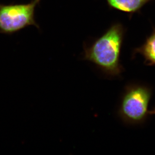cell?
<instances>
[{"label": "cell", "mask_w": 155, "mask_h": 155, "mask_svg": "<svg viewBox=\"0 0 155 155\" xmlns=\"http://www.w3.org/2000/svg\"><path fill=\"white\" fill-rule=\"evenodd\" d=\"M124 29L115 24L88 47H84V59L91 62L106 74L119 76L123 72L120 55Z\"/></svg>", "instance_id": "6da1fadb"}, {"label": "cell", "mask_w": 155, "mask_h": 155, "mask_svg": "<svg viewBox=\"0 0 155 155\" xmlns=\"http://www.w3.org/2000/svg\"><path fill=\"white\" fill-rule=\"evenodd\" d=\"M152 89L147 86L130 84L127 86L121 97L119 114L124 122L140 124L150 115L148 110Z\"/></svg>", "instance_id": "7a4b0ae2"}, {"label": "cell", "mask_w": 155, "mask_h": 155, "mask_svg": "<svg viewBox=\"0 0 155 155\" xmlns=\"http://www.w3.org/2000/svg\"><path fill=\"white\" fill-rule=\"evenodd\" d=\"M41 0L27 4H0V33L11 35L30 26L39 29L35 20V11Z\"/></svg>", "instance_id": "3957f363"}, {"label": "cell", "mask_w": 155, "mask_h": 155, "mask_svg": "<svg viewBox=\"0 0 155 155\" xmlns=\"http://www.w3.org/2000/svg\"><path fill=\"white\" fill-rule=\"evenodd\" d=\"M139 53L145 59V63L148 66L155 65V28L142 46L135 49L134 54Z\"/></svg>", "instance_id": "277c9868"}, {"label": "cell", "mask_w": 155, "mask_h": 155, "mask_svg": "<svg viewBox=\"0 0 155 155\" xmlns=\"http://www.w3.org/2000/svg\"><path fill=\"white\" fill-rule=\"evenodd\" d=\"M151 0H107L113 8L127 13H135L140 10Z\"/></svg>", "instance_id": "5b68a950"}, {"label": "cell", "mask_w": 155, "mask_h": 155, "mask_svg": "<svg viewBox=\"0 0 155 155\" xmlns=\"http://www.w3.org/2000/svg\"><path fill=\"white\" fill-rule=\"evenodd\" d=\"M150 115H151V114H155V108L152 110H150Z\"/></svg>", "instance_id": "8992f818"}]
</instances>
